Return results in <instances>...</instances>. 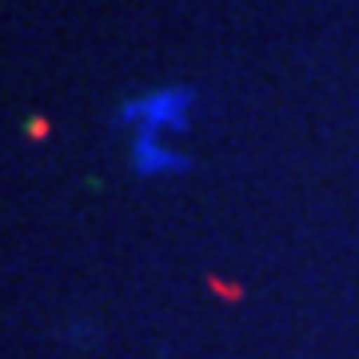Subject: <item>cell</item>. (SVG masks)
Here are the masks:
<instances>
[{
  "instance_id": "cell-1",
  "label": "cell",
  "mask_w": 359,
  "mask_h": 359,
  "mask_svg": "<svg viewBox=\"0 0 359 359\" xmlns=\"http://www.w3.org/2000/svg\"><path fill=\"white\" fill-rule=\"evenodd\" d=\"M196 112V88L188 84H168V88H152L144 96H132L112 112V128L120 132H152V136H180L192 128Z\"/></svg>"
},
{
  "instance_id": "cell-2",
  "label": "cell",
  "mask_w": 359,
  "mask_h": 359,
  "mask_svg": "<svg viewBox=\"0 0 359 359\" xmlns=\"http://www.w3.org/2000/svg\"><path fill=\"white\" fill-rule=\"evenodd\" d=\"M192 160L184 152H176L164 136H152V132H136L132 136V172L144 180H156V176H180L188 172Z\"/></svg>"
}]
</instances>
